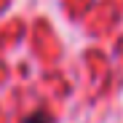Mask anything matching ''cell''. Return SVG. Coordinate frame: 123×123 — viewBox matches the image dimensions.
I'll return each mask as SVG.
<instances>
[{
  "label": "cell",
  "instance_id": "cell-1",
  "mask_svg": "<svg viewBox=\"0 0 123 123\" xmlns=\"http://www.w3.org/2000/svg\"><path fill=\"white\" fill-rule=\"evenodd\" d=\"M24 123H48V118L43 115V112H37V115H32L30 120H24Z\"/></svg>",
  "mask_w": 123,
  "mask_h": 123
}]
</instances>
